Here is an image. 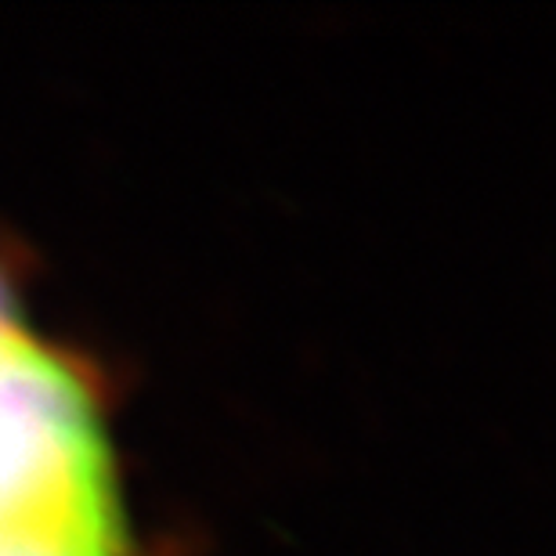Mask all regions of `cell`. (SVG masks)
I'll return each instance as SVG.
<instances>
[{
  "mask_svg": "<svg viewBox=\"0 0 556 556\" xmlns=\"http://www.w3.org/2000/svg\"><path fill=\"white\" fill-rule=\"evenodd\" d=\"M0 535L130 546L91 372L26 326L0 332Z\"/></svg>",
  "mask_w": 556,
  "mask_h": 556,
  "instance_id": "1",
  "label": "cell"
},
{
  "mask_svg": "<svg viewBox=\"0 0 556 556\" xmlns=\"http://www.w3.org/2000/svg\"><path fill=\"white\" fill-rule=\"evenodd\" d=\"M0 556H138L135 546H80L40 535H0Z\"/></svg>",
  "mask_w": 556,
  "mask_h": 556,
  "instance_id": "2",
  "label": "cell"
},
{
  "mask_svg": "<svg viewBox=\"0 0 556 556\" xmlns=\"http://www.w3.org/2000/svg\"><path fill=\"white\" fill-rule=\"evenodd\" d=\"M15 326H26L18 315V286H15V278H11L4 257H0V332L15 329Z\"/></svg>",
  "mask_w": 556,
  "mask_h": 556,
  "instance_id": "3",
  "label": "cell"
}]
</instances>
